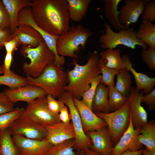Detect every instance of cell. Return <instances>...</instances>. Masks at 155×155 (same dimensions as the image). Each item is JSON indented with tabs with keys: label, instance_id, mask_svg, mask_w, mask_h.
I'll return each mask as SVG.
<instances>
[{
	"label": "cell",
	"instance_id": "obj_1",
	"mask_svg": "<svg viewBox=\"0 0 155 155\" xmlns=\"http://www.w3.org/2000/svg\"><path fill=\"white\" fill-rule=\"evenodd\" d=\"M30 7L35 22L46 32L59 36L69 29L70 18L66 0H34Z\"/></svg>",
	"mask_w": 155,
	"mask_h": 155
},
{
	"label": "cell",
	"instance_id": "obj_2",
	"mask_svg": "<svg viewBox=\"0 0 155 155\" xmlns=\"http://www.w3.org/2000/svg\"><path fill=\"white\" fill-rule=\"evenodd\" d=\"M100 59L96 51L89 54L84 65H79L77 61L73 59L71 64L74 65L73 68L67 72L68 82L64 88L65 91L80 100L82 93L90 87L92 81L101 73L98 65Z\"/></svg>",
	"mask_w": 155,
	"mask_h": 155
},
{
	"label": "cell",
	"instance_id": "obj_3",
	"mask_svg": "<svg viewBox=\"0 0 155 155\" xmlns=\"http://www.w3.org/2000/svg\"><path fill=\"white\" fill-rule=\"evenodd\" d=\"M28 84L41 88L46 95H50L54 98H58L65 91L68 84L67 72L61 66L53 63L47 65L42 73L34 78L27 76Z\"/></svg>",
	"mask_w": 155,
	"mask_h": 155
},
{
	"label": "cell",
	"instance_id": "obj_4",
	"mask_svg": "<svg viewBox=\"0 0 155 155\" xmlns=\"http://www.w3.org/2000/svg\"><path fill=\"white\" fill-rule=\"evenodd\" d=\"M92 32L81 24L70 27L64 34L59 36L56 43L57 54L78 59L76 54L80 49L84 50L86 43Z\"/></svg>",
	"mask_w": 155,
	"mask_h": 155
},
{
	"label": "cell",
	"instance_id": "obj_5",
	"mask_svg": "<svg viewBox=\"0 0 155 155\" xmlns=\"http://www.w3.org/2000/svg\"><path fill=\"white\" fill-rule=\"evenodd\" d=\"M20 52L30 60L28 63H23L24 72L27 76L34 78L39 76L47 65L54 63L55 60V55L44 41L35 48L27 45L21 46Z\"/></svg>",
	"mask_w": 155,
	"mask_h": 155
},
{
	"label": "cell",
	"instance_id": "obj_6",
	"mask_svg": "<svg viewBox=\"0 0 155 155\" xmlns=\"http://www.w3.org/2000/svg\"><path fill=\"white\" fill-rule=\"evenodd\" d=\"M105 32L100 36L99 42L101 48L105 49L116 48L122 45L132 49H135L136 45L147 49L148 47L136 37V31L133 28L123 29L118 32L113 31L110 25L106 22L104 24Z\"/></svg>",
	"mask_w": 155,
	"mask_h": 155
},
{
	"label": "cell",
	"instance_id": "obj_7",
	"mask_svg": "<svg viewBox=\"0 0 155 155\" xmlns=\"http://www.w3.org/2000/svg\"><path fill=\"white\" fill-rule=\"evenodd\" d=\"M94 113L106 122L115 146L127 129L129 125L130 114L128 101L119 109L109 113Z\"/></svg>",
	"mask_w": 155,
	"mask_h": 155
},
{
	"label": "cell",
	"instance_id": "obj_8",
	"mask_svg": "<svg viewBox=\"0 0 155 155\" xmlns=\"http://www.w3.org/2000/svg\"><path fill=\"white\" fill-rule=\"evenodd\" d=\"M58 100L63 102L68 107L75 133L73 149L78 154L84 148H89L92 144L91 142L84 132L80 115L73 102L71 94L65 91L58 98Z\"/></svg>",
	"mask_w": 155,
	"mask_h": 155
},
{
	"label": "cell",
	"instance_id": "obj_9",
	"mask_svg": "<svg viewBox=\"0 0 155 155\" xmlns=\"http://www.w3.org/2000/svg\"><path fill=\"white\" fill-rule=\"evenodd\" d=\"M8 129L12 135H20L29 139L42 140L47 135L45 126L35 122L23 113Z\"/></svg>",
	"mask_w": 155,
	"mask_h": 155
},
{
	"label": "cell",
	"instance_id": "obj_10",
	"mask_svg": "<svg viewBox=\"0 0 155 155\" xmlns=\"http://www.w3.org/2000/svg\"><path fill=\"white\" fill-rule=\"evenodd\" d=\"M23 114L37 123L44 126L61 122L47 107L46 96L39 97L28 104Z\"/></svg>",
	"mask_w": 155,
	"mask_h": 155
},
{
	"label": "cell",
	"instance_id": "obj_11",
	"mask_svg": "<svg viewBox=\"0 0 155 155\" xmlns=\"http://www.w3.org/2000/svg\"><path fill=\"white\" fill-rule=\"evenodd\" d=\"M12 138L20 155H44L53 145L46 138L38 140L18 135Z\"/></svg>",
	"mask_w": 155,
	"mask_h": 155
},
{
	"label": "cell",
	"instance_id": "obj_12",
	"mask_svg": "<svg viewBox=\"0 0 155 155\" xmlns=\"http://www.w3.org/2000/svg\"><path fill=\"white\" fill-rule=\"evenodd\" d=\"M151 0H125L120 10L118 19L124 29L129 28L131 23L136 22L144 9L146 5Z\"/></svg>",
	"mask_w": 155,
	"mask_h": 155
},
{
	"label": "cell",
	"instance_id": "obj_13",
	"mask_svg": "<svg viewBox=\"0 0 155 155\" xmlns=\"http://www.w3.org/2000/svg\"><path fill=\"white\" fill-rule=\"evenodd\" d=\"M144 92L131 86L128 96L131 121L133 127L137 129L148 122V114L141 105Z\"/></svg>",
	"mask_w": 155,
	"mask_h": 155
},
{
	"label": "cell",
	"instance_id": "obj_14",
	"mask_svg": "<svg viewBox=\"0 0 155 155\" xmlns=\"http://www.w3.org/2000/svg\"><path fill=\"white\" fill-rule=\"evenodd\" d=\"M73 100L79 112L83 129L86 134L107 126L104 120L96 115L81 100L73 97Z\"/></svg>",
	"mask_w": 155,
	"mask_h": 155
},
{
	"label": "cell",
	"instance_id": "obj_15",
	"mask_svg": "<svg viewBox=\"0 0 155 155\" xmlns=\"http://www.w3.org/2000/svg\"><path fill=\"white\" fill-rule=\"evenodd\" d=\"M140 127L137 129H134L130 115L129 126L114 146L112 155H120L126 151H136L142 149L143 145L139 142L137 138Z\"/></svg>",
	"mask_w": 155,
	"mask_h": 155
},
{
	"label": "cell",
	"instance_id": "obj_16",
	"mask_svg": "<svg viewBox=\"0 0 155 155\" xmlns=\"http://www.w3.org/2000/svg\"><path fill=\"white\" fill-rule=\"evenodd\" d=\"M86 134L92 142L89 148L102 155H112L114 146L107 126Z\"/></svg>",
	"mask_w": 155,
	"mask_h": 155
},
{
	"label": "cell",
	"instance_id": "obj_17",
	"mask_svg": "<svg viewBox=\"0 0 155 155\" xmlns=\"http://www.w3.org/2000/svg\"><path fill=\"white\" fill-rule=\"evenodd\" d=\"M3 92L14 103L24 101L28 104L39 97L46 96L40 87L29 84L16 89H6Z\"/></svg>",
	"mask_w": 155,
	"mask_h": 155
},
{
	"label": "cell",
	"instance_id": "obj_18",
	"mask_svg": "<svg viewBox=\"0 0 155 155\" xmlns=\"http://www.w3.org/2000/svg\"><path fill=\"white\" fill-rule=\"evenodd\" d=\"M18 25H28L36 30L42 36L48 48L54 54H57L56 43L59 36L51 35L39 27L34 20L31 8L25 7L20 10L18 16Z\"/></svg>",
	"mask_w": 155,
	"mask_h": 155
},
{
	"label": "cell",
	"instance_id": "obj_19",
	"mask_svg": "<svg viewBox=\"0 0 155 155\" xmlns=\"http://www.w3.org/2000/svg\"><path fill=\"white\" fill-rule=\"evenodd\" d=\"M45 127L47 133L46 139L53 145L75 138L71 122L65 124L60 122Z\"/></svg>",
	"mask_w": 155,
	"mask_h": 155
},
{
	"label": "cell",
	"instance_id": "obj_20",
	"mask_svg": "<svg viewBox=\"0 0 155 155\" xmlns=\"http://www.w3.org/2000/svg\"><path fill=\"white\" fill-rule=\"evenodd\" d=\"M13 38H16L19 45L29 46L35 48L44 41L40 34L30 26L19 24L12 34Z\"/></svg>",
	"mask_w": 155,
	"mask_h": 155
},
{
	"label": "cell",
	"instance_id": "obj_21",
	"mask_svg": "<svg viewBox=\"0 0 155 155\" xmlns=\"http://www.w3.org/2000/svg\"><path fill=\"white\" fill-rule=\"evenodd\" d=\"M121 58L125 68L131 72L134 77L136 85V88L140 91L143 90L146 94L151 92L155 85V78H150L144 74L137 72L133 68V65L127 55H122Z\"/></svg>",
	"mask_w": 155,
	"mask_h": 155
},
{
	"label": "cell",
	"instance_id": "obj_22",
	"mask_svg": "<svg viewBox=\"0 0 155 155\" xmlns=\"http://www.w3.org/2000/svg\"><path fill=\"white\" fill-rule=\"evenodd\" d=\"M9 19V30L13 34L18 26L19 12L23 8L29 7L32 1L29 0H2Z\"/></svg>",
	"mask_w": 155,
	"mask_h": 155
},
{
	"label": "cell",
	"instance_id": "obj_23",
	"mask_svg": "<svg viewBox=\"0 0 155 155\" xmlns=\"http://www.w3.org/2000/svg\"><path fill=\"white\" fill-rule=\"evenodd\" d=\"M109 87L100 82L96 88L93 98L92 108L94 112H111L108 103Z\"/></svg>",
	"mask_w": 155,
	"mask_h": 155
},
{
	"label": "cell",
	"instance_id": "obj_24",
	"mask_svg": "<svg viewBox=\"0 0 155 155\" xmlns=\"http://www.w3.org/2000/svg\"><path fill=\"white\" fill-rule=\"evenodd\" d=\"M70 19L79 22L86 15L92 0H66Z\"/></svg>",
	"mask_w": 155,
	"mask_h": 155
},
{
	"label": "cell",
	"instance_id": "obj_25",
	"mask_svg": "<svg viewBox=\"0 0 155 155\" xmlns=\"http://www.w3.org/2000/svg\"><path fill=\"white\" fill-rule=\"evenodd\" d=\"M137 139L142 145L151 150H155V121L151 120L140 126Z\"/></svg>",
	"mask_w": 155,
	"mask_h": 155
},
{
	"label": "cell",
	"instance_id": "obj_26",
	"mask_svg": "<svg viewBox=\"0 0 155 155\" xmlns=\"http://www.w3.org/2000/svg\"><path fill=\"white\" fill-rule=\"evenodd\" d=\"M104 4V11L109 23L116 30L120 31L124 28L120 24L119 20V11L118 6L121 0H102Z\"/></svg>",
	"mask_w": 155,
	"mask_h": 155
},
{
	"label": "cell",
	"instance_id": "obj_27",
	"mask_svg": "<svg viewBox=\"0 0 155 155\" xmlns=\"http://www.w3.org/2000/svg\"><path fill=\"white\" fill-rule=\"evenodd\" d=\"M119 49L113 48L106 49L100 52L99 55L105 66L110 68L118 71L125 68L120 55Z\"/></svg>",
	"mask_w": 155,
	"mask_h": 155
},
{
	"label": "cell",
	"instance_id": "obj_28",
	"mask_svg": "<svg viewBox=\"0 0 155 155\" xmlns=\"http://www.w3.org/2000/svg\"><path fill=\"white\" fill-rule=\"evenodd\" d=\"M136 37L150 48L155 49V25L146 20H142L136 31Z\"/></svg>",
	"mask_w": 155,
	"mask_h": 155
},
{
	"label": "cell",
	"instance_id": "obj_29",
	"mask_svg": "<svg viewBox=\"0 0 155 155\" xmlns=\"http://www.w3.org/2000/svg\"><path fill=\"white\" fill-rule=\"evenodd\" d=\"M8 128L0 133V155H20Z\"/></svg>",
	"mask_w": 155,
	"mask_h": 155
},
{
	"label": "cell",
	"instance_id": "obj_30",
	"mask_svg": "<svg viewBox=\"0 0 155 155\" xmlns=\"http://www.w3.org/2000/svg\"><path fill=\"white\" fill-rule=\"evenodd\" d=\"M117 75L115 88L123 95L128 97L131 87V77L126 68L119 71Z\"/></svg>",
	"mask_w": 155,
	"mask_h": 155
},
{
	"label": "cell",
	"instance_id": "obj_31",
	"mask_svg": "<svg viewBox=\"0 0 155 155\" xmlns=\"http://www.w3.org/2000/svg\"><path fill=\"white\" fill-rule=\"evenodd\" d=\"M108 103L111 112L117 111L123 106L128 101V97L125 96L115 88V86L109 87Z\"/></svg>",
	"mask_w": 155,
	"mask_h": 155
},
{
	"label": "cell",
	"instance_id": "obj_32",
	"mask_svg": "<svg viewBox=\"0 0 155 155\" xmlns=\"http://www.w3.org/2000/svg\"><path fill=\"white\" fill-rule=\"evenodd\" d=\"M28 84L26 77L21 76L12 71L9 74L0 75V85H6L10 89L25 86Z\"/></svg>",
	"mask_w": 155,
	"mask_h": 155
},
{
	"label": "cell",
	"instance_id": "obj_33",
	"mask_svg": "<svg viewBox=\"0 0 155 155\" xmlns=\"http://www.w3.org/2000/svg\"><path fill=\"white\" fill-rule=\"evenodd\" d=\"M74 139L66 140L53 145L49 150L47 155H78L74 151Z\"/></svg>",
	"mask_w": 155,
	"mask_h": 155
},
{
	"label": "cell",
	"instance_id": "obj_34",
	"mask_svg": "<svg viewBox=\"0 0 155 155\" xmlns=\"http://www.w3.org/2000/svg\"><path fill=\"white\" fill-rule=\"evenodd\" d=\"M24 109L17 107L13 111L0 114V133L7 129L23 113Z\"/></svg>",
	"mask_w": 155,
	"mask_h": 155
},
{
	"label": "cell",
	"instance_id": "obj_35",
	"mask_svg": "<svg viewBox=\"0 0 155 155\" xmlns=\"http://www.w3.org/2000/svg\"><path fill=\"white\" fill-rule=\"evenodd\" d=\"M98 65L102 74L100 82L108 87L115 86V76L117 75L119 71L106 67L103 61L100 59Z\"/></svg>",
	"mask_w": 155,
	"mask_h": 155
},
{
	"label": "cell",
	"instance_id": "obj_36",
	"mask_svg": "<svg viewBox=\"0 0 155 155\" xmlns=\"http://www.w3.org/2000/svg\"><path fill=\"white\" fill-rule=\"evenodd\" d=\"M101 78V75H100L96 77L91 83L89 88L83 92L81 95L82 101L92 110V104L93 98Z\"/></svg>",
	"mask_w": 155,
	"mask_h": 155
},
{
	"label": "cell",
	"instance_id": "obj_37",
	"mask_svg": "<svg viewBox=\"0 0 155 155\" xmlns=\"http://www.w3.org/2000/svg\"><path fill=\"white\" fill-rule=\"evenodd\" d=\"M141 57L150 70L155 69V49L142 47Z\"/></svg>",
	"mask_w": 155,
	"mask_h": 155
},
{
	"label": "cell",
	"instance_id": "obj_38",
	"mask_svg": "<svg viewBox=\"0 0 155 155\" xmlns=\"http://www.w3.org/2000/svg\"><path fill=\"white\" fill-rule=\"evenodd\" d=\"M46 98L49 109L53 115L59 117V112L65 104L60 100H56L50 95H46Z\"/></svg>",
	"mask_w": 155,
	"mask_h": 155
},
{
	"label": "cell",
	"instance_id": "obj_39",
	"mask_svg": "<svg viewBox=\"0 0 155 155\" xmlns=\"http://www.w3.org/2000/svg\"><path fill=\"white\" fill-rule=\"evenodd\" d=\"M142 20L151 23L155 21V0L150 1L146 5L142 15Z\"/></svg>",
	"mask_w": 155,
	"mask_h": 155
},
{
	"label": "cell",
	"instance_id": "obj_40",
	"mask_svg": "<svg viewBox=\"0 0 155 155\" xmlns=\"http://www.w3.org/2000/svg\"><path fill=\"white\" fill-rule=\"evenodd\" d=\"M12 102L3 92H0V114L11 111L14 109Z\"/></svg>",
	"mask_w": 155,
	"mask_h": 155
},
{
	"label": "cell",
	"instance_id": "obj_41",
	"mask_svg": "<svg viewBox=\"0 0 155 155\" xmlns=\"http://www.w3.org/2000/svg\"><path fill=\"white\" fill-rule=\"evenodd\" d=\"M9 24L8 13L2 1L0 0V30H9Z\"/></svg>",
	"mask_w": 155,
	"mask_h": 155
},
{
	"label": "cell",
	"instance_id": "obj_42",
	"mask_svg": "<svg viewBox=\"0 0 155 155\" xmlns=\"http://www.w3.org/2000/svg\"><path fill=\"white\" fill-rule=\"evenodd\" d=\"M12 54L6 53L3 63L0 66V73L7 75L11 72V67L13 60Z\"/></svg>",
	"mask_w": 155,
	"mask_h": 155
},
{
	"label": "cell",
	"instance_id": "obj_43",
	"mask_svg": "<svg viewBox=\"0 0 155 155\" xmlns=\"http://www.w3.org/2000/svg\"><path fill=\"white\" fill-rule=\"evenodd\" d=\"M145 102L148 105V109L152 111L155 108V89L150 93L143 96L141 100V103Z\"/></svg>",
	"mask_w": 155,
	"mask_h": 155
},
{
	"label": "cell",
	"instance_id": "obj_44",
	"mask_svg": "<svg viewBox=\"0 0 155 155\" xmlns=\"http://www.w3.org/2000/svg\"><path fill=\"white\" fill-rule=\"evenodd\" d=\"M6 53L12 54L14 51L17 50V47L19 45L18 42L16 38H13L11 40L5 42L4 44Z\"/></svg>",
	"mask_w": 155,
	"mask_h": 155
},
{
	"label": "cell",
	"instance_id": "obj_45",
	"mask_svg": "<svg viewBox=\"0 0 155 155\" xmlns=\"http://www.w3.org/2000/svg\"><path fill=\"white\" fill-rule=\"evenodd\" d=\"M59 118L60 121L64 124H68L70 122L71 116L67 106H65L61 109L59 114Z\"/></svg>",
	"mask_w": 155,
	"mask_h": 155
},
{
	"label": "cell",
	"instance_id": "obj_46",
	"mask_svg": "<svg viewBox=\"0 0 155 155\" xmlns=\"http://www.w3.org/2000/svg\"><path fill=\"white\" fill-rule=\"evenodd\" d=\"M12 34L9 29L0 30V49L4 47V43L13 38Z\"/></svg>",
	"mask_w": 155,
	"mask_h": 155
},
{
	"label": "cell",
	"instance_id": "obj_47",
	"mask_svg": "<svg viewBox=\"0 0 155 155\" xmlns=\"http://www.w3.org/2000/svg\"><path fill=\"white\" fill-rule=\"evenodd\" d=\"M78 155H102L101 154L94 151L88 148H85L83 149Z\"/></svg>",
	"mask_w": 155,
	"mask_h": 155
},
{
	"label": "cell",
	"instance_id": "obj_48",
	"mask_svg": "<svg viewBox=\"0 0 155 155\" xmlns=\"http://www.w3.org/2000/svg\"><path fill=\"white\" fill-rule=\"evenodd\" d=\"M143 149H141L137 151L131 152L126 151L120 155H141L142 154Z\"/></svg>",
	"mask_w": 155,
	"mask_h": 155
},
{
	"label": "cell",
	"instance_id": "obj_49",
	"mask_svg": "<svg viewBox=\"0 0 155 155\" xmlns=\"http://www.w3.org/2000/svg\"><path fill=\"white\" fill-rule=\"evenodd\" d=\"M143 155H155V150H151L147 148L143 149Z\"/></svg>",
	"mask_w": 155,
	"mask_h": 155
},
{
	"label": "cell",
	"instance_id": "obj_50",
	"mask_svg": "<svg viewBox=\"0 0 155 155\" xmlns=\"http://www.w3.org/2000/svg\"><path fill=\"white\" fill-rule=\"evenodd\" d=\"M44 155H47V154H45Z\"/></svg>",
	"mask_w": 155,
	"mask_h": 155
},
{
	"label": "cell",
	"instance_id": "obj_51",
	"mask_svg": "<svg viewBox=\"0 0 155 155\" xmlns=\"http://www.w3.org/2000/svg\"></svg>",
	"mask_w": 155,
	"mask_h": 155
}]
</instances>
